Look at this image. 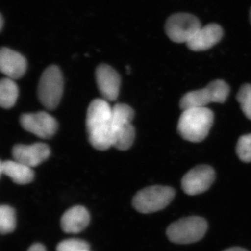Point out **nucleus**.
<instances>
[{"instance_id":"obj_1","label":"nucleus","mask_w":251,"mask_h":251,"mask_svg":"<svg viewBox=\"0 0 251 251\" xmlns=\"http://www.w3.org/2000/svg\"><path fill=\"white\" fill-rule=\"evenodd\" d=\"M87 133L91 145L104 151L112 146V107L103 99L90 103L86 118Z\"/></svg>"},{"instance_id":"obj_2","label":"nucleus","mask_w":251,"mask_h":251,"mask_svg":"<svg viewBox=\"0 0 251 251\" xmlns=\"http://www.w3.org/2000/svg\"><path fill=\"white\" fill-rule=\"evenodd\" d=\"M210 109L191 108L183 110L178 122L179 135L188 141L200 143L205 139L214 122Z\"/></svg>"},{"instance_id":"obj_3","label":"nucleus","mask_w":251,"mask_h":251,"mask_svg":"<svg viewBox=\"0 0 251 251\" xmlns=\"http://www.w3.org/2000/svg\"><path fill=\"white\" fill-rule=\"evenodd\" d=\"M133 108L127 104L112 106V147L117 150H128L135 139V128L131 122L134 118Z\"/></svg>"},{"instance_id":"obj_4","label":"nucleus","mask_w":251,"mask_h":251,"mask_svg":"<svg viewBox=\"0 0 251 251\" xmlns=\"http://www.w3.org/2000/svg\"><path fill=\"white\" fill-rule=\"evenodd\" d=\"M229 93L228 85L222 80L212 81L204 88L184 94L179 102L181 110L191 108H204L211 103H223Z\"/></svg>"},{"instance_id":"obj_5","label":"nucleus","mask_w":251,"mask_h":251,"mask_svg":"<svg viewBox=\"0 0 251 251\" xmlns=\"http://www.w3.org/2000/svg\"><path fill=\"white\" fill-rule=\"evenodd\" d=\"M207 230L206 220L200 216H188L170 225L166 231L171 242L188 244L202 239Z\"/></svg>"},{"instance_id":"obj_6","label":"nucleus","mask_w":251,"mask_h":251,"mask_svg":"<svg viewBox=\"0 0 251 251\" xmlns=\"http://www.w3.org/2000/svg\"><path fill=\"white\" fill-rule=\"evenodd\" d=\"M175 196V190L170 186H150L135 195L133 206L143 214L156 212L166 208L174 199Z\"/></svg>"},{"instance_id":"obj_7","label":"nucleus","mask_w":251,"mask_h":251,"mask_svg":"<svg viewBox=\"0 0 251 251\" xmlns=\"http://www.w3.org/2000/svg\"><path fill=\"white\" fill-rule=\"evenodd\" d=\"M64 79L62 72L55 65L50 66L41 75L38 86V97L49 110L57 108L62 99Z\"/></svg>"},{"instance_id":"obj_8","label":"nucleus","mask_w":251,"mask_h":251,"mask_svg":"<svg viewBox=\"0 0 251 251\" xmlns=\"http://www.w3.org/2000/svg\"><path fill=\"white\" fill-rule=\"evenodd\" d=\"M201 28L196 16L186 13L172 15L167 20L165 30L172 41L177 44H187Z\"/></svg>"},{"instance_id":"obj_9","label":"nucleus","mask_w":251,"mask_h":251,"mask_svg":"<svg viewBox=\"0 0 251 251\" xmlns=\"http://www.w3.org/2000/svg\"><path fill=\"white\" fill-rule=\"evenodd\" d=\"M215 180V171L211 166L201 165L193 168L183 176L181 188L188 196L207 191Z\"/></svg>"},{"instance_id":"obj_10","label":"nucleus","mask_w":251,"mask_h":251,"mask_svg":"<svg viewBox=\"0 0 251 251\" xmlns=\"http://www.w3.org/2000/svg\"><path fill=\"white\" fill-rule=\"evenodd\" d=\"M21 124L25 130L44 139L53 136L58 128L57 120L46 112L23 114Z\"/></svg>"},{"instance_id":"obj_11","label":"nucleus","mask_w":251,"mask_h":251,"mask_svg":"<svg viewBox=\"0 0 251 251\" xmlns=\"http://www.w3.org/2000/svg\"><path fill=\"white\" fill-rule=\"evenodd\" d=\"M96 80L99 92L107 101L116 100L120 93L121 77L113 68L102 64L96 70Z\"/></svg>"},{"instance_id":"obj_12","label":"nucleus","mask_w":251,"mask_h":251,"mask_svg":"<svg viewBox=\"0 0 251 251\" xmlns=\"http://www.w3.org/2000/svg\"><path fill=\"white\" fill-rule=\"evenodd\" d=\"M15 161L21 162L32 168L48 159L50 150L45 143H36L31 145H16L12 150Z\"/></svg>"},{"instance_id":"obj_13","label":"nucleus","mask_w":251,"mask_h":251,"mask_svg":"<svg viewBox=\"0 0 251 251\" xmlns=\"http://www.w3.org/2000/svg\"><path fill=\"white\" fill-rule=\"evenodd\" d=\"M27 62L25 57L9 48L4 47L0 51V69L8 78L17 80L25 74Z\"/></svg>"},{"instance_id":"obj_14","label":"nucleus","mask_w":251,"mask_h":251,"mask_svg":"<svg viewBox=\"0 0 251 251\" xmlns=\"http://www.w3.org/2000/svg\"><path fill=\"white\" fill-rule=\"evenodd\" d=\"M224 31L219 25L209 24L201 27L188 41L186 45L193 51H204L211 49L222 39Z\"/></svg>"},{"instance_id":"obj_15","label":"nucleus","mask_w":251,"mask_h":251,"mask_svg":"<svg viewBox=\"0 0 251 251\" xmlns=\"http://www.w3.org/2000/svg\"><path fill=\"white\" fill-rule=\"evenodd\" d=\"M90 221V214L85 207L73 206L63 214L61 227L67 233H78L87 227Z\"/></svg>"},{"instance_id":"obj_16","label":"nucleus","mask_w":251,"mask_h":251,"mask_svg":"<svg viewBox=\"0 0 251 251\" xmlns=\"http://www.w3.org/2000/svg\"><path fill=\"white\" fill-rule=\"evenodd\" d=\"M1 175H6L17 184H27L34 179V172L30 167L16 161L1 162Z\"/></svg>"},{"instance_id":"obj_17","label":"nucleus","mask_w":251,"mask_h":251,"mask_svg":"<svg viewBox=\"0 0 251 251\" xmlns=\"http://www.w3.org/2000/svg\"><path fill=\"white\" fill-rule=\"evenodd\" d=\"M18 97V87L14 80L5 77L0 82V105L3 108H12Z\"/></svg>"},{"instance_id":"obj_18","label":"nucleus","mask_w":251,"mask_h":251,"mask_svg":"<svg viewBox=\"0 0 251 251\" xmlns=\"http://www.w3.org/2000/svg\"><path fill=\"white\" fill-rule=\"evenodd\" d=\"M16 213L12 207L1 205L0 207V232L2 234L12 232L16 228Z\"/></svg>"},{"instance_id":"obj_19","label":"nucleus","mask_w":251,"mask_h":251,"mask_svg":"<svg viewBox=\"0 0 251 251\" xmlns=\"http://www.w3.org/2000/svg\"><path fill=\"white\" fill-rule=\"evenodd\" d=\"M237 100L245 116L251 120V85L244 84L237 94Z\"/></svg>"},{"instance_id":"obj_20","label":"nucleus","mask_w":251,"mask_h":251,"mask_svg":"<svg viewBox=\"0 0 251 251\" xmlns=\"http://www.w3.org/2000/svg\"><path fill=\"white\" fill-rule=\"evenodd\" d=\"M236 152L241 161L245 163L251 162V134L242 135L239 138Z\"/></svg>"},{"instance_id":"obj_21","label":"nucleus","mask_w":251,"mask_h":251,"mask_svg":"<svg viewBox=\"0 0 251 251\" xmlns=\"http://www.w3.org/2000/svg\"><path fill=\"white\" fill-rule=\"evenodd\" d=\"M90 251L88 243L82 239H69L62 241L57 247V251Z\"/></svg>"},{"instance_id":"obj_22","label":"nucleus","mask_w":251,"mask_h":251,"mask_svg":"<svg viewBox=\"0 0 251 251\" xmlns=\"http://www.w3.org/2000/svg\"><path fill=\"white\" fill-rule=\"evenodd\" d=\"M27 251H46L45 247L41 244H33Z\"/></svg>"},{"instance_id":"obj_23","label":"nucleus","mask_w":251,"mask_h":251,"mask_svg":"<svg viewBox=\"0 0 251 251\" xmlns=\"http://www.w3.org/2000/svg\"><path fill=\"white\" fill-rule=\"evenodd\" d=\"M223 251H248L246 250V249H242V248L240 247H232L229 248V249H226V250H224Z\"/></svg>"},{"instance_id":"obj_24","label":"nucleus","mask_w":251,"mask_h":251,"mask_svg":"<svg viewBox=\"0 0 251 251\" xmlns=\"http://www.w3.org/2000/svg\"><path fill=\"white\" fill-rule=\"evenodd\" d=\"M0 29H1V30H2L3 29V25H4V19H3V16L1 14V16H0Z\"/></svg>"},{"instance_id":"obj_25","label":"nucleus","mask_w":251,"mask_h":251,"mask_svg":"<svg viewBox=\"0 0 251 251\" xmlns=\"http://www.w3.org/2000/svg\"><path fill=\"white\" fill-rule=\"evenodd\" d=\"M250 21H251V9L250 11Z\"/></svg>"},{"instance_id":"obj_26","label":"nucleus","mask_w":251,"mask_h":251,"mask_svg":"<svg viewBox=\"0 0 251 251\" xmlns=\"http://www.w3.org/2000/svg\"></svg>"}]
</instances>
